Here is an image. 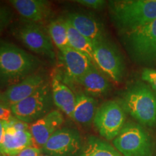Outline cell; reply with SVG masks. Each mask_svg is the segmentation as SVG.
<instances>
[{"label":"cell","instance_id":"obj_23","mask_svg":"<svg viewBox=\"0 0 156 156\" xmlns=\"http://www.w3.org/2000/svg\"><path fill=\"white\" fill-rule=\"evenodd\" d=\"M13 17L11 9L4 5H0V35L10 24Z\"/></svg>","mask_w":156,"mask_h":156},{"label":"cell","instance_id":"obj_18","mask_svg":"<svg viewBox=\"0 0 156 156\" xmlns=\"http://www.w3.org/2000/svg\"><path fill=\"white\" fill-rule=\"evenodd\" d=\"M78 84L83 87L86 94L93 96L106 95L112 89L107 76L95 64H93Z\"/></svg>","mask_w":156,"mask_h":156},{"label":"cell","instance_id":"obj_19","mask_svg":"<svg viewBox=\"0 0 156 156\" xmlns=\"http://www.w3.org/2000/svg\"><path fill=\"white\" fill-rule=\"evenodd\" d=\"M75 106L72 119L83 126H88L93 122L97 111V102L94 98L85 93L75 95Z\"/></svg>","mask_w":156,"mask_h":156},{"label":"cell","instance_id":"obj_24","mask_svg":"<svg viewBox=\"0 0 156 156\" xmlns=\"http://www.w3.org/2000/svg\"><path fill=\"white\" fill-rule=\"evenodd\" d=\"M141 77L142 79L156 92V69L145 68L142 70Z\"/></svg>","mask_w":156,"mask_h":156},{"label":"cell","instance_id":"obj_27","mask_svg":"<svg viewBox=\"0 0 156 156\" xmlns=\"http://www.w3.org/2000/svg\"><path fill=\"white\" fill-rule=\"evenodd\" d=\"M80 5L86 7L87 8L94 9H102L106 5V2L103 0H77L76 1Z\"/></svg>","mask_w":156,"mask_h":156},{"label":"cell","instance_id":"obj_2","mask_svg":"<svg viewBox=\"0 0 156 156\" xmlns=\"http://www.w3.org/2000/svg\"><path fill=\"white\" fill-rule=\"evenodd\" d=\"M109 10L112 22L122 36L156 19V0L111 1Z\"/></svg>","mask_w":156,"mask_h":156},{"label":"cell","instance_id":"obj_7","mask_svg":"<svg viewBox=\"0 0 156 156\" xmlns=\"http://www.w3.org/2000/svg\"><path fill=\"white\" fill-rule=\"evenodd\" d=\"M93 62L107 77L121 83L125 75V62L116 45L106 38L93 45Z\"/></svg>","mask_w":156,"mask_h":156},{"label":"cell","instance_id":"obj_16","mask_svg":"<svg viewBox=\"0 0 156 156\" xmlns=\"http://www.w3.org/2000/svg\"><path fill=\"white\" fill-rule=\"evenodd\" d=\"M30 146H33V137L30 131H17L7 125L5 121V132L0 144L3 155L15 156Z\"/></svg>","mask_w":156,"mask_h":156},{"label":"cell","instance_id":"obj_25","mask_svg":"<svg viewBox=\"0 0 156 156\" xmlns=\"http://www.w3.org/2000/svg\"><path fill=\"white\" fill-rule=\"evenodd\" d=\"M11 106L4 100L0 95V119L2 121H9L12 117Z\"/></svg>","mask_w":156,"mask_h":156},{"label":"cell","instance_id":"obj_12","mask_svg":"<svg viewBox=\"0 0 156 156\" xmlns=\"http://www.w3.org/2000/svg\"><path fill=\"white\" fill-rule=\"evenodd\" d=\"M64 122L63 114L58 110H52L30 124L33 147L41 150L48 139L62 128Z\"/></svg>","mask_w":156,"mask_h":156},{"label":"cell","instance_id":"obj_9","mask_svg":"<svg viewBox=\"0 0 156 156\" xmlns=\"http://www.w3.org/2000/svg\"><path fill=\"white\" fill-rule=\"evenodd\" d=\"M12 33L31 51L51 59L55 58L53 43L38 24L24 23L13 28Z\"/></svg>","mask_w":156,"mask_h":156},{"label":"cell","instance_id":"obj_13","mask_svg":"<svg viewBox=\"0 0 156 156\" xmlns=\"http://www.w3.org/2000/svg\"><path fill=\"white\" fill-rule=\"evenodd\" d=\"M65 18L93 45L108 38L103 23L94 15L85 12H72L66 15Z\"/></svg>","mask_w":156,"mask_h":156},{"label":"cell","instance_id":"obj_11","mask_svg":"<svg viewBox=\"0 0 156 156\" xmlns=\"http://www.w3.org/2000/svg\"><path fill=\"white\" fill-rule=\"evenodd\" d=\"M59 60L64 69V83H77L94 64L85 54L71 47L59 51Z\"/></svg>","mask_w":156,"mask_h":156},{"label":"cell","instance_id":"obj_30","mask_svg":"<svg viewBox=\"0 0 156 156\" xmlns=\"http://www.w3.org/2000/svg\"><path fill=\"white\" fill-rule=\"evenodd\" d=\"M0 156H6V155H3V154H0Z\"/></svg>","mask_w":156,"mask_h":156},{"label":"cell","instance_id":"obj_20","mask_svg":"<svg viewBox=\"0 0 156 156\" xmlns=\"http://www.w3.org/2000/svg\"><path fill=\"white\" fill-rule=\"evenodd\" d=\"M78 156H123L116 148L104 140L90 136Z\"/></svg>","mask_w":156,"mask_h":156},{"label":"cell","instance_id":"obj_14","mask_svg":"<svg viewBox=\"0 0 156 156\" xmlns=\"http://www.w3.org/2000/svg\"><path fill=\"white\" fill-rule=\"evenodd\" d=\"M9 3L24 23L39 25L52 13L51 3L46 0H11Z\"/></svg>","mask_w":156,"mask_h":156},{"label":"cell","instance_id":"obj_10","mask_svg":"<svg viewBox=\"0 0 156 156\" xmlns=\"http://www.w3.org/2000/svg\"><path fill=\"white\" fill-rule=\"evenodd\" d=\"M83 146L81 135L77 129L62 127L51 136L41 150L49 156H76Z\"/></svg>","mask_w":156,"mask_h":156},{"label":"cell","instance_id":"obj_1","mask_svg":"<svg viewBox=\"0 0 156 156\" xmlns=\"http://www.w3.org/2000/svg\"><path fill=\"white\" fill-rule=\"evenodd\" d=\"M41 62L10 42L0 40V84L10 86L36 73Z\"/></svg>","mask_w":156,"mask_h":156},{"label":"cell","instance_id":"obj_29","mask_svg":"<svg viewBox=\"0 0 156 156\" xmlns=\"http://www.w3.org/2000/svg\"><path fill=\"white\" fill-rule=\"evenodd\" d=\"M4 132H5V121L0 119V144L2 140Z\"/></svg>","mask_w":156,"mask_h":156},{"label":"cell","instance_id":"obj_32","mask_svg":"<svg viewBox=\"0 0 156 156\" xmlns=\"http://www.w3.org/2000/svg\"><path fill=\"white\" fill-rule=\"evenodd\" d=\"M0 154H2V152H1V149H0Z\"/></svg>","mask_w":156,"mask_h":156},{"label":"cell","instance_id":"obj_28","mask_svg":"<svg viewBox=\"0 0 156 156\" xmlns=\"http://www.w3.org/2000/svg\"><path fill=\"white\" fill-rule=\"evenodd\" d=\"M41 153L42 150L30 146V147L25 148L15 156H41Z\"/></svg>","mask_w":156,"mask_h":156},{"label":"cell","instance_id":"obj_22","mask_svg":"<svg viewBox=\"0 0 156 156\" xmlns=\"http://www.w3.org/2000/svg\"><path fill=\"white\" fill-rule=\"evenodd\" d=\"M47 30L52 43L58 50L63 51L69 47L64 17H59L51 21L47 27Z\"/></svg>","mask_w":156,"mask_h":156},{"label":"cell","instance_id":"obj_5","mask_svg":"<svg viewBox=\"0 0 156 156\" xmlns=\"http://www.w3.org/2000/svg\"><path fill=\"white\" fill-rule=\"evenodd\" d=\"M126 50L139 64L156 62V19L133 32L121 36Z\"/></svg>","mask_w":156,"mask_h":156},{"label":"cell","instance_id":"obj_21","mask_svg":"<svg viewBox=\"0 0 156 156\" xmlns=\"http://www.w3.org/2000/svg\"><path fill=\"white\" fill-rule=\"evenodd\" d=\"M64 20H65L68 40H69L70 47L85 54L94 64V62H93V45L92 43L85 36L80 34L65 17H64Z\"/></svg>","mask_w":156,"mask_h":156},{"label":"cell","instance_id":"obj_8","mask_svg":"<svg viewBox=\"0 0 156 156\" xmlns=\"http://www.w3.org/2000/svg\"><path fill=\"white\" fill-rule=\"evenodd\" d=\"M93 124L106 140H114L126 124V112L120 102L108 101L97 108Z\"/></svg>","mask_w":156,"mask_h":156},{"label":"cell","instance_id":"obj_3","mask_svg":"<svg viewBox=\"0 0 156 156\" xmlns=\"http://www.w3.org/2000/svg\"><path fill=\"white\" fill-rule=\"evenodd\" d=\"M119 102L136 123L147 127H155L156 94L149 85L135 83L124 92Z\"/></svg>","mask_w":156,"mask_h":156},{"label":"cell","instance_id":"obj_6","mask_svg":"<svg viewBox=\"0 0 156 156\" xmlns=\"http://www.w3.org/2000/svg\"><path fill=\"white\" fill-rule=\"evenodd\" d=\"M53 103L51 84L46 82L30 96L12 105L11 110L17 119L32 124L52 111Z\"/></svg>","mask_w":156,"mask_h":156},{"label":"cell","instance_id":"obj_26","mask_svg":"<svg viewBox=\"0 0 156 156\" xmlns=\"http://www.w3.org/2000/svg\"><path fill=\"white\" fill-rule=\"evenodd\" d=\"M7 124L17 131H30V124L20 121L13 116L10 120L5 121Z\"/></svg>","mask_w":156,"mask_h":156},{"label":"cell","instance_id":"obj_4","mask_svg":"<svg viewBox=\"0 0 156 156\" xmlns=\"http://www.w3.org/2000/svg\"><path fill=\"white\" fill-rule=\"evenodd\" d=\"M113 144L123 156H154L155 154L153 139L144 126L136 122H126Z\"/></svg>","mask_w":156,"mask_h":156},{"label":"cell","instance_id":"obj_17","mask_svg":"<svg viewBox=\"0 0 156 156\" xmlns=\"http://www.w3.org/2000/svg\"><path fill=\"white\" fill-rule=\"evenodd\" d=\"M51 87L55 106L72 119L75 106V95L68 85L64 83L59 74H55L52 78Z\"/></svg>","mask_w":156,"mask_h":156},{"label":"cell","instance_id":"obj_15","mask_svg":"<svg viewBox=\"0 0 156 156\" xmlns=\"http://www.w3.org/2000/svg\"><path fill=\"white\" fill-rule=\"evenodd\" d=\"M46 83L41 73H35L15 85L7 87L0 95L9 106L14 105L30 96Z\"/></svg>","mask_w":156,"mask_h":156},{"label":"cell","instance_id":"obj_31","mask_svg":"<svg viewBox=\"0 0 156 156\" xmlns=\"http://www.w3.org/2000/svg\"><path fill=\"white\" fill-rule=\"evenodd\" d=\"M41 156H49V155H41Z\"/></svg>","mask_w":156,"mask_h":156}]
</instances>
